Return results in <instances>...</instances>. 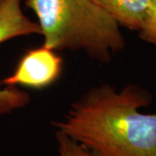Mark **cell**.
Listing matches in <instances>:
<instances>
[{
	"label": "cell",
	"mask_w": 156,
	"mask_h": 156,
	"mask_svg": "<svg viewBox=\"0 0 156 156\" xmlns=\"http://www.w3.org/2000/svg\"><path fill=\"white\" fill-rule=\"evenodd\" d=\"M62 69V59L56 50L44 45L28 50L19 60L14 72L4 78V86H23L44 89L58 79Z\"/></svg>",
	"instance_id": "cell-3"
},
{
	"label": "cell",
	"mask_w": 156,
	"mask_h": 156,
	"mask_svg": "<svg viewBox=\"0 0 156 156\" xmlns=\"http://www.w3.org/2000/svg\"><path fill=\"white\" fill-rule=\"evenodd\" d=\"M152 101L150 92L138 85L117 90L102 84L73 102L52 125L93 156H156V113L140 111Z\"/></svg>",
	"instance_id": "cell-1"
},
{
	"label": "cell",
	"mask_w": 156,
	"mask_h": 156,
	"mask_svg": "<svg viewBox=\"0 0 156 156\" xmlns=\"http://www.w3.org/2000/svg\"><path fill=\"white\" fill-rule=\"evenodd\" d=\"M37 17L44 44L51 50L82 51L108 62L125 48L120 25L96 0H26Z\"/></svg>",
	"instance_id": "cell-2"
},
{
	"label": "cell",
	"mask_w": 156,
	"mask_h": 156,
	"mask_svg": "<svg viewBox=\"0 0 156 156\" xmlns=\"http://www.w3.org/2000/svg\"><path fill=\"white\" fill-rule=\"evenodd\" d=\"M2 2H3V0H0V4H1Z\"/></svg>",
	"instance_id": "cell-9"
},
{
	"label": "cell",
	"mask_w": 156,
	"mask_h": 156,
	"mask_svg": "<svg viewBox=\"0 0 156 156\" xmlns=\"http://www.w3.org/2000/svg\"><path fill=\"white\" fill-rule=\"evenodd\" d=\"M142 40L156 46V0H153L142 26L139 30Z\"/></svg>",
	"instance_id": "cell-8"
},
{
	"label": "cell",
	"mask_w": 156,
	"mask_h": 156,
	"mask_svg": "<svg viewBox=\"0 0 156 156\" xmlns=\"http://www.w3.org/2000/svg\"><path fill=\"white\" fill-rule=\"evenodd\" d=\"M29 35H41L38 23L22 10L21 0H3L0 4V44Z\"/></svg>",
	"instance_id": "cell-4"
},
{
	"label": "cell",
	"mask_w": 156,
	"mask_h": 156,
	"mask_svg": "<svg viewBox=\"0 0 156 156\" xmlns=\"http://www.w3.org/2000/svg\"><path fill=\"white\" fill-rule=\"evenodd\" d=\"M30 101L28 93L17 86H5L0 89V115L27 106Z\"/></svg>",
	"instance_id": "cell-6"
},
{
	"label": "cell",
	"mask_w": 156,
	"mask_h": 156,
	"mask_svg": "<svg viewBox=\"0 0 156 156\" xmlns=\"http://www.w3.org/2000/svg\"><path fill=\"white\" fill-rule=\"evenodd\" d=\"M120 26L139 31L153 0H96Z\"/></svg>",
	"instance_id": "cell-5"
},
{
	"label": "cell",
	"mask_w": 156,
	"mask_h": 156,
	"mask_svg": "<svg viewBox=\"0 0 156 156\" xmlns=\"http://www.w3.org/2000/svg\"><path fill=\"white\" fill-rule=\"evenodd\" d=\"M58 156H93L83 146L60 131H56Z\"/></svg>",
	"instance_id": "cell-7"
}]
</instances>
